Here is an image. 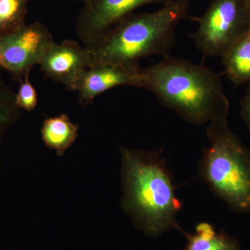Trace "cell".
Instances as JSON below:
<instances>
[{"mask_svg":"<svg viewBox=\"0 0 250 250\" xmlns=\"http://www.w3.org/2000/svg\"><path fill=\"white\" fill-rule=\"evenodd\" d=\"M179 231L187 238L184 250H240L236 238L223 231L217 232L213 225L207 222L197 224L194 233L187 232L182 227Z\"/></svg>","mask_w":250,"mask_h":250,"instance_id":"30bf717a","label":"cell"},{"mask_svg":"<svg viewBox=\"0 0 250 250\" xmlns=\"http://www.w3.org/2000/svg\"><path fill=\"white\" fill-rule=\"evenodd\" d=\"M37 93L34 85L31 84L28 73L24 75V80L21 82L15 98V104L18 107L31 111L37 106Z\"/></svg>","mask_w":250,"mask_h":250,"instance_id":"5bb4252c","label":"cell"},{"mask_svg":"<svg viewBox=\"0 0 250 250\" xmlns=\"http://www.w3.org/2000/svg\"><path fill=\"white\" fill-rule=\"evenodd\" d=\"M190 37L205 57H222L250 28L245 0H212Z\"/></svg>","mask_w":250,"mask_h":250,"instance_id":"5b68a950","label":"cell"},{"mask_svg":"<svg viewBox=\"0 0 250 250\" xmlns=\"http://www.w3.org/2000/svg\"><path fill=\"white\" fill-rule=\"evenodd\" d=\"M29 0H0V36L25 25Z\"/></svg>","mask_w":250,"mask_h":250,"instance_id":"4fadbf2b","label":"cell"},{"mask_svg":"<svg viewBox=\"0 0 250 250\" xmlns=\"http://www.w3.org/2000/svg\"><path fill=\"white\" fill-rule=\"evenodd\" d=\"M39 65L46 77L75 91L81 77L90 67L89 54L85 47H82L75 41L54 42Z\"/></svg>","mask_w":250,"mask_h":250,"instance_id":"ba28073f","label":"cell"},{"mask_svg":"<svg viewBox=\"0 0 250 250\" xmlns=\"http://www.w3.org/2000/svg\"><path fill=\"white\" fill-rule=\"evenodd\" d=\"M188 0H174L151 13L126 16L85 46L90 67L102 64L135 65L151 56H170L176 29L189 16Z\"/></svg>","mask_w":250,"mask_h":250,"instance_id":"7a4b0ae2","label":"cell"},{"mask_svg":"<svg viewBox=\"0 0 250 250\" xmlns=\"http://www.w3.org/2000/svg\"><path fill=\"white\" fill-rule=\"evenodd\" d=\"M174 0H88L77 18V35L85 45L136 9Z\"/></svg>","mask_w":250,"mask_h":250,"instance_id":"52a82bcc","label":"cell"},{"mask_svg":"<svg viewBox=\"0 0 250 250\" xmlns=\"http://www.w3.org/2000/svg\"><path fill=\"white\" fill-rule=\"evenodd\" d=\"M54 42L48 29L39 22L0 36V68L17 77L24 76L40 64Z\"/></svg>","mask_w":250,"mask_h":250,"instance_id":"8992f818","label":"cell"},{"mask_svg":"<svg viewBox=\"0 0 250 250\" xmlns=\"http://www.w3.org/2000/svg\"><path fill=\"white\" fill-rule=\"evenodd\" d=\"M77 1H82V2H83V4H84L88 0H77Z\"/></svg>","mask_w":250,"mask_h":250,"instance_id":"e0dca14e","label":"cell"},{"mask_svg":"<svg viewBox=\"0 0 250 250\" xmlns=\"http://www.w3.org/2000/svg\"><path fill=\"white\" fill-rule=\"evenodd\" d=\"M143 88L191 124L228 119L229 101L221 79L205 65L167 56L143 68Z\"/></svg>","mask_w":250,"mask_h":250,"instance_id":"6da1fadb","label":"cell"},{"mask_svg":"<svg viewBox=\"0 0 250 250\" xmlns=\"http://www.w3.org/2000/svg\"><path fill=\"white\" fill-rule=\"evenodd\" d=\"M78 126L72 123L65 114L47 118L41 129L42 141L47 147L62 156L75 142Z\"/></svg>","mask_w":250,"mask_h":250,"instance_id":"7c38bea8","label":"cell"},{"mask_svg":"<svg viewBox=\"0 0 250 250\" xmlns=\"http://www.w3.org/2000/svg\"><path fill=\"white\" fill-rule=\"evenodd\" d=\"M241 116L250 131V83L241 102Z\"/></svg>","mask_w":250,"mask_h":250,"instance_id":"9a60e30c","label":"cell"},{"mask_svg":"<svg viewBox=\"0 0 250 250\" xmlns=\"http://www.w3.org/2000/svg\"><path fill=\"white\" fill-rule=\"evenodd\" d=\"M122 153L125 206L138 228L153 237L172 229L179 230L176 218L182 203L161 151L122 149Z\"/></svg>","mask_w":250,"mask_h":250,"instance_id":"3957f363","label":"cell"},{"mask_svg":"<svg viewBox=\"0 0 250 250\" xmlns=\"http://www.w3.org/2000/svg\"><path fill=\"white\" fill-rule=\"evenodd\" d=\"M209 146L199 173L215 195L236 212L250 210V152L229 126L228 119L209 123Z\"/></svg>","mask_w":250,"mask_h":250,"instance_id":"277c9868","label":"cell"},{"mask_svg":"<svg viewBox=\"0 0 250 250\" xmlns=\"http://www.w3.org/2000/svg\"><path fill=\"white\" fill-rule=\"evenodd\" d=\"M246 1L247 5H248V8H249L250 11V0H245Z\"/></svg>","mask_w":250,"mask_h":250,"instance_id":"2e32d148","label":"cell"},{"mask_svg":"<svg viewBox=\"0 0 250 250\" xmlns=\"http://www.w3.org/2000/svg\"><path fill=\"white\" fill-rule=\"evenodd\" d=\"M143 68L139 64H102L87 69L77 83L76 90L82 103H89L102 93L117 86L143 88Z\"/></svg>","mask_w":250,"mask_h":250,"instance_id":"9c48e42d","label":"cell"},{"mask_svg":"<svg viewBox=\"0 0 250 250\" xmlns=\"http://www.w3.org/2000/svg\"><path fill=\"white\" fill-rule=\"evenodd\" d=\"M225 73L236 85L250 83V28L223 57Z\"/></svg>","mask_w":250,"mask_h":250,"instance_id":"8fae6325","label":"cell"}]
</instances>
